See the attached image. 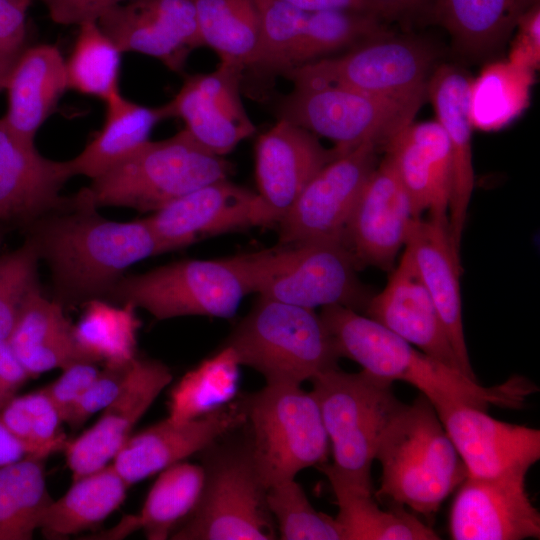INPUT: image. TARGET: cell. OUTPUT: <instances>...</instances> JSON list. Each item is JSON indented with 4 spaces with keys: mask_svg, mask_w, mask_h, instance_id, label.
<instances>
[{
    "mask_svg": "<svg viewBox=\"0 0 540 540\" xmlns=\"http://www.w3.org/2000/svg\"><path fill=\"white\" fill-rule=\"evenodd\" d=\"M51 273L61 305L107 300L133 264L161 253L143 219L115 221L101 216L86 188L26 229Z\"/></svg>",
    "mask_w": 540,
    "mask_h": 540,
    "instance_id": "1",
    "label": "cell"
},
{
    "mask_svg": "<svg viewBox=\"0 0 540 540\" xmlns=\"http://www.w3.org/2000/svg\"><path fill=\"white\" fill-rule=\"evenodd\" d=\"M319 315L341 358L355 361L373 376L413 385L432 405L457 402L482 410L490 406L516 409L537 389L519 376L484 387L351 308L324 306Z\"/></svg>",
    "mask_w": 540,
    "mask_h": 540,
    "instance_id": "2",
    "label": "cell"
},
{
    "mask_svg": "<svg viewBox=\"0 0 540 540\" xmlns=\"http://www.w3.org/2000/svg\"><path fill=\"white\" fill-rule=\"evenodd\" d=\"M375 460L382 468L381 500L432 516L466 479L467 471L430 401L420 394L383 431Z\"/></svg>",
    "mask_w": 540,
    "mask_h": 540,
    "instance_id": "3",
    "label": "cell"
},
{
    "mask_svg": "<svg viewBox=\"0 0 540 540\" xmlns=\"http://www.w3.org/2000/svg\"><path fill=\"white\" fill-rule=\"evenodd\" d=\"M269 249L222 259H187L123 276L107 300L130 304L158 320L202 315L231 318L256 293Z\"/></svg>",
    "mask_w": 540,
    "mask_h": 540,
    "instance_id": "4",
    "label": "cell"
},
{
    "mask_svg": "<svg viewBox=\"0 0 540 540\" xmlns=\"http://www.w3.org/2000/svg\"><path fill=\"white\" fill-rule=\"evenodd\" d=\"M231 432L198 453L203 469L200 495L169 539L278 538L267 502L268 487L256 468L246 436L230 438Z\"/></svg>",
    "mask_w": 540,
    "mask_h": 540,
    "instance_id": "5",
    "label": "cell"
},
{
    "mask_svg": "<svg viewBox=\"0 0 540 540\" xmlns=\"http://www.w3.org/2000/svg\"><path fill=\"white\" fill-rule=\"evenodd\" d=\"M331 446L333 463L319 469L352 487L372 491L371 466L380 437L403 406L392 382L362 370L348 373L338 367L310 380Z\"/></svg>",
    "mask_w": 540,
    "mask_h": 540,
    "instance_id": "6",
    "label": "cell"
},
{
    "mask_svg": "<svg viewBox=\"0 0 540 540\" xmlns=\"http://www.w3.org/2000/svg\"><path fill=\"white\" fill-rule=\"evenodd\" d=\"M223 346L240 365L259 372L266 384L301 385L338 367L341 358L313 309L258 296Z\"/></svg>",
    "mask_w": 540,
    "mask_h": 540,
    "instance_id": "7",
    "label": "cell"
},
{
    "mask_svg": "<svg viewBox=\"0 0 540 540\" xmlns=\"http://www.w3.org/2000/svg\"><path fill=\"white\" fill-rule=\"evenodd\" d=\"M232 164L204 148L184 129L137 151L92 179L86 191L98 207L154 212L213 181L225 179Z\"/></svg>",
    "mask_w": 540,
    "mask_h": 540,
    "instance_id": "8",
    "label": "cell"
},
{
    "mask_svg": "<svg viewBox=\"0 0 540 540\" xmlns=\"http://www.w3.org/2000/svg\"><path fill=\"white\" fill-rule=\"evenodd\" d=\"M246 439L269 488L325 463L329 440L318 403L301 385L274 384L243 398Z\"/></svg>",
    "mask_w": 540,
    "mask_h": 540,
    "instance_id": "9",
    "label": "cell"
},
{
    "mask_svg": "<svg viewBox=\"0 0 540 540\" xmlns=\"http://www.w3.org/2000/svg\"><path fill=\"white\" fill-rule=\"evenodd\" d=\"M279 118L332 140L339 155L366 141L383 145L413 122L425 96L399 98L365 93L296 74Z\"/></svg>",
    "mask_w": 540,
    "mask_h": 540,
    "instance_id": "10",
    "label": "cell"
},
{
    "mask_svg": "<svg viewBox=\"0 0 540 540\" xmlns=\"http://www.w3.org/2000/svg\"><path fill=\"white\" fill-rule=\"evenodd\" d=\"M357 270L341 241L279 245L270 249L256 293L310 309L341 305L364 310L371 296Z\"/></svg>",
    "mask_w": 540,
    "mask_h": 540,
    "instance_id": "11",
    "label": "cell"
},
{
    "mask_svg": "<svg viewBox=\"0 0 540 540\" xmlns=\"http://www.w3.org/2000/svg\"><path fill=\"white\" fill-rule=\"evenodd\" d=\"M378 147L363 142L321 168L278 224L279 245L343 242L354 207L378 164Z\"/></svg>",
    "mask_w": 540,
    "mask_h": 540,
    "instance_id": "12",
    "label": "cell"
},
{
    "mask_svg": "<svg viewBox=\"0 0 540 540\" xmlns=\"http://www.w3.org/2000/svg\"><path fill=\"white\" fill-rule=\"evenodd\" d=\"M432 61L423 45L383 35L348 53L313 61L283 75L296 74L365 93L409 98L426 96Z\"/></svg>",
    "mask_w": 540,
    "mask_h": 540,
    "instance_id": "13",
    "label": "cell"
},
{
    "mask_svg": "<svg viewBox=\"0 0 540 540\" xmlns=\"http://www.w3.org/2000/svg\"><path fill=\"white\" fill-rule=\"evenodd\" d=\"M528 471L492 478L467 476L452 502L454 540H521L540 537V514L526 490Z\"/></svg>",
    "mask_w": 540,
    "mask_h": 540,
    "instance_id": "14",
    "label": "cell"
},
{
    "mask_svg": "<svg viewBox=\"0 0 540 540\" xmlns=\"http://www.w3.org/2000/svg\"><path fill=\"white\" fill-rule=\"evenodd\" d=\"M415 218L408 193L385 155L368 178L343 235L357 268L391 271Z\"/></svg>",
    "mask_w": 540,
    "mask_h": 540,
    "instance_id": "15",
    "label": "cell"
},
{
    "mask_svg": "<svg viewBox=\"0 0 540 540\" xmlns=\"http://www.w3.org/2000/svg\"><path fill=\"white\" fill-rule=\"evenodd\" d=\"M337 156L315 134L283 118L260 135L255 146L260 226L278 225L308 182Z\"/></svg>",
    "mask_w": 540,
    "mask_h": 540,
    "instance_id": "16",
    "label": "cell"
},
{
    "mask_svg": "<svg viewBox=\"0 0 540 540\" xmlns=\"http://www.w3.org/2000/svg\"><path fill=\"white\" fill-rule=\"evenodd\" d=\"M465 465L467 476L492 478L529 471L540 459V431L492 418L457 402L432 405Z\"/></svg>",
    "mask_w": 540,
    "mask_h": 540,
    "instance_id": "17",
    "label": "cell"
},
{
    "mask_svg": "<svg viewBox=\"0 0 540 540\" xmlns=\"http://www.w3.org/2000/svg\"><path fill=\"white\" fill-rule=\"evenodd\" d=\"M144 220L165 253L204 238L260 226L258 194L220 179L173 200Z\"/></svg>",
    "mask_w": 540,
    "mask_h": 540,
    "instance_id": "18",
    "label": "cell"
},
{
    "mask_svg": "<svg viewBox=\"0 0 540 540\" xmlns=\"http://www.w3.org/2000/svg\"><path fill=\"white\" fill-rule=\"evenodd\" d=\"M97 23L121 53L155 57L176 72L192 50L203 46L192 0H130Z\"/></svg>",
    "mask_w": 540,
    "mask_h": 540,
    "instance_id": "19",
    "label": "cell"
},
{
    "mask_svg": "<svg viewBox=\"0 0 540 540\" xmlns=\"http://www.w3.org/2000/svg\"><path fill=\"white\" fill-rule=\"evenodd\" d=\"M243 72L238 64L220 61L213 72L188 76L167 103L171 117L183 119L189 134L220 156L255 132L240 96Z\"/></svg>",
    "mask_w": 540,
    "mask_h": 540,
    "instance_id": "20",
    "label": "cell"
},
{
    "mask_svg": "<svg viewBox=\"0 0 540 540\" xmlns=\"http://www.w3.org/2000/svg\"><path fill=\"white\" fill-rule=\"evenodd\" d=\"M171 380L172 374L162 362L134 358L116 398L102 410L93 426L65 444L63 450L73 480L112 461L132 435L137 422Z\"/></svg>",
    "mask_w": 540,
    "mask_h": 540,
    "instance_id": "21",
    "label": "cell"
},
{
    "mask_svg": "<svg viewBox=\"0 0 540 540\" xmlns=\"http://www.w3.org/2000/svg\"><path fill=\"white\" fill-rule=\"evenodd\" d=\"M74 176L70 162L43 157L34 143L0 119V225L22 228L62 207L64 184Z\"/></svg>",
    "mask_w": 540,
    "mask_h": 540,
    "instance_id": "22",
    "label": "cell"
},
{
    "mask_svg": "<svg viewBox=\"0 0 540 540\" xmlns=\"http://www.w3.org/2000/svg\"><path fill=\"white\" fill-rule=\"evenodd\" d=\"M243 399L187 422L168 417L132 434L110 462L130 487L167 467L198 454L245 422Z\"/></svg>",
    "mask_w": 540,
    "mask_h": 540,
    "instance_id": "23",
    "label": "cell"
},
{
    "mask_svg": "<svg viewBox=\"0 0 540 540\" xmlns=\"http://www.w3.org/2000/svg\"><path fill=\"white\" fill-rule=\"evenodd\" d=\"M364 311L367 317L420 351L463 372L444 325L406 248L397 267L391 270L386 286L370 297Z\"/></svg>",
    "mask_w": 540,
    "mask_h": 540,
    "instance_id": "24",
    "label": "cell"
},
{
    "mask_svg": "<svg viewBox=\"0 0 540 540\" xmlns=\"http://www.w3.org/2000/svg\"><path fill=\"white\" fill-rule=\"evenodd\" d=\"M405 248L437 310L463 373L477 380L470 364L462 321L459 253L450 240L448 222L415 218Z\"/></svg>",
    "mask_w": 540,
    "mask_h": 540,
    "instance_id": "25",
    "label": "cell"
},
{
    "mask_svg": "<svg viewBox=\"0 0 540 540\" xmlns=\"http://www.w3.org/2000/svg\"><path fill=\"white\" fill-rule=\"evenodd\" d=\"M471 80L457 67H438L429 81L427 94L436 121L444 130L452 153V186L448 208V229L453 248L459 253L467 209L474 188L468 98Z\"/></svg>",
    "mask_w": 540,
    "mask_h": 540,
    "instance_id": "26",
    "label": "cell"
},
{
    "mask_svg": "<svg viewBox=\"0 0 540 540\" xmlns=\"http://www.w3.org/2000/svg\"><path fill=\"white\" fill-rule=\"evenodd\" d=\"M30 378L77 361H94L78 343L63 305L43 296L39 284L25 297L6 338Z\"/></svg>",
    "mask_w": 540,
    "mask_h": 540,
    "instance_id": "27",
    "label": "cell"
},
{
    "mask_svg": "<svg viewBox=\"0 0 540 540\" xmlns=\"http://www.w3.org/2000/svg\"><path fill=\"white\" fill-rule=\"evenodd\" d=\"M67 88L65 61L57 47L26 48L7 77L8 106L2 118L15 134L33 142Z\"/></svg>",
    "mask_w": 540,
    "mask_h": 540,
    "instance_id": "28",
    "label": "cell"
},
{
    "mask_svg": "<svg viewBox=\"0 0 540 540\" xmlns=\"http://www.w3.org/2000/svg\"><path fill=\"white\" fill-rule=\"evenodd\" d=\"M105 103L103 127L81 153L69 160L74 176H99L148 142L154 126L171 117L168 104L147 107L124 98L120 92Z\"/></svg>",
    "mask_w": 540,
    "mask_h": 540,
    "instance_id": "29",
    "label": "cell"
},
{
    "mask_svg": "<svg viewBox=\"0 0 540 540\" xmlns=\"http://www.w3.org/2000/svg\"><path fill=\"white\" fill-rule=\"evenodd\" d=\"M128 488L111 463L79 477L46 507L39 530L48 539H63L89 529L121 506Z\"/></svg>",
    "mask_w": 540,
    "mask_h": 540,
    "instance_id": "30",
    "label": "cell"
},
{
    "mask_svg": "<svg viewBox=\"0 0 540 540\" xmlns=\"http://www.w3.org/2000/svg\"><path fill=\"white\" fill-rule=\"evenodd\" d=\"M539 0H435L433 11L455 43L483 54L503 42L521 15Z\"/></svg>",
    "mask_w": 540,
    "mask_h": 540,
    "instance_id": "31",
    "label": "cell"
},
{
    "mask_svg": "<svg viewBox=\"0 0 540 540\" xmlns=\"http://www.w3.org/2000/svg\"><path fill=\"white\" fill-rule=\"evenodd\" d=\"M334 492L338 515L336 520L343 540H436L440 537L402 506L381 509L372 491L352 487L339 480L328 479Z\"/></svg>",
    "mask_w": 540,
    "mask_h": 540,
    "instance_id": "32",
    "label": "cell"
},
{
    "mask_svg": "<svg viewBox=\"0 0 540 540\" xmlns=\"http://www.w3.org/2000/svg\"><path fill=\"white\" fill-rule=\"evenodd\" d=\"M534 72L509 60L484 67L470 82L468 110L472 127L491 132L518 118L529 105Z\"/></svg>",
    "mask_w": 540,
    "mask_h": 540,
    "instance_id": "33",
    "label": "cell"
},
{
    "mask_svg": "<svg viewBox=\"0 0 540 540\" xmlns=\"http://www.w3.org/2000/svg\"><path fill=\"white\" fill-rule=\"evenodd\" d=\"M43 458L29 457L0 467V540H30L52 502Z\"/></svg>",
    "mask_w": 540,
    "mask_h": 540,
    "instance_id": "34",
    "label": "cell"
},
{
    "mask_svg": "<svg viewBox=\"0 0 540 540\" xmlns=\"http://www.w3.org/2000/svg\"><path fill=\"white\" fill-rule=\"evenodd\" d=\"M240 366L232 349L223 346L213 357L187 372L172 388L168 418L178 423L187 422L230 403L238 391Z\"/></svg>",
    "mask_w": 540,
    "mask_h": 540,
    "instance_id": "35",
    "label": "cell"
},
{
    "mask_svg": "<svg viewBox=\"0 0 540 540\" xmlns=\"http://www.w3.org/2000/svg\"><path fill=\"white\" fill-rule=\"evenodd\" d=\"M203 45L220 61L245 69L251 65L259 36L254 0H192Z\"/></svg>",
    "mask_w": 540,
    "mask_h": 540,
    "instance_id": "36",
    "label": "cell"
},
{
    "mask_svg": "<svg viewBox=\"0 0 540 540\" xmlns=\"http://www.w3.org/2000/svg\"><path fill=\"white\" fill-rule=\"evenodd\" d=\"M383 35L386 32L380 18L371 12L346 9L310 12L284 73Z\"/></svg>",
    "mask_w": 540,
    "mask_h": 540,
    "instance_id": "37",
    "label": "cell"
},
{
    "mask_svg": "<svg viewBox=\"0 0 540 540\" xmlns=\"http://www.w3.org/2000/svg\"><path fill=\"white\" fill-rule=\"evenodd\" d=\"M203 484L201 465L178 462L162 470L149 490L140 513V530L149 540L169 539L194 508Z\"/></svg>",
    "mask_w": 540,
    "mask_h": 540,
    "instance_id": "38",
    "label": "cell"
},
{
    "mask_svg": "<svg viewBox=\"0 0 540 540\" xmlns=\"http://www.w3.org/2000/svg\"><path fill=\"white\" fill-rule=\"evenodd\" d=\"M86 304L74 333L80 346L96 361L125 363L135 358L136 331L139 321L135 307H114L103 299Z\"/></svg>",
    "mask_w": 540,
    "mask_h": 540,
    "instance_id": "39",
    "label": "cell"
},
{
    "mask_svg": "<svg viewBox=\"0 0 540 540\" xmlns=\"http://www.w3.org/2000/svg\"><path fill=\"white\" fill-rule=\"evenodd\" d=\"M65 62L67 85L104 102L119 91L121 51L95 21L81 24Z\"/></svg>",
    "mask_w": 540,
    "mask_h": 540,
    "instance_id": "40",
    "label": "cell"
},
{
    "mask_svg": "<svg viewBox=\"0 0 540 540\" xmlns=\"http://www.w3.org/2000/svg\"><path fill=\"white\" fill-rule=\"evenodd\" d=\"M267 502L283 540H343L340 524L317 511L295 479L268 488Z\"/></svg>",
    "mask_w": 540,
    "mask_h": 540,
    "instance_id": "41",
    "label": "cell"
},
{
    "mask_svg": "<svg viewBox=\"0 0 540 540\" xmlns=\"http://www.w3.org/2000/svg\"><path fill=\"white\" fill-rule=\"evenodd\" d=\"M259 22L251 69L283 74L303 32L307 14L282 0H254Z\"/></svg>",
    "mask_w": 540,
    "mask_h": 540,
    "instance_id": "42",
    "label": "cell"
},
{
    "mask_svg": "<svg viewBox=\"0 0 540 540\" xmlns=\"http://www.w3.org/2000/svg\"><path fill=\"white\" fill-rule=\"evenodd\" d=\"M0 421L15 436L48 455L63 450L67 442L61 430L63 419L41 389L16 395L0 411Z\"/></svg>",
    "mask_w": 540,
    "mask_h": 540,
    "instance_id": "43",
    "label": "cell"
},
{
    "mask_svg": "<svg viewBox=\"0 0 540 540\" xmlns=\"http://www.w3.org/2000/svg\"><path fill=\"white\" fill-rule=\"evenodd\" d=\"M384 148L408 193L414 216L421 217L432 203V174L429 158L412 122L390 138Z\"/></svg>",
    "mask_w": 540,
    "mask_h": 540,
    "instance_id": "44",
    "label": "cell"
},
{
    "mask_svg": "<svg viewBox=\"0 0 540 540\" xmlns=\"http://www.w3.org/2000/svg\"><path fill=\"white\" fill-rule=\"evenodd\" d=\"M40 257L26 237L16 249L0 255V339H6L30 290L38 285Z\"/></svg>",
    "mask_w": 540,
    "mask_h": 540,
    "instance_id": "45",
    "label": "cell"
},
{
    "mask_svg": "<svg viewBox=\"0 0 540 540\" xmlns=\"http://www.w3.org/2000/svg\"><path fill=\"white\" fill-rule=\"evenodd\" d=\"M413 130L429 158L432 173V203L429 217L448 222L452 186V153L449 140L435 121L412 122Z\"/></svg>",
    "mask_w": 540,
    "mask_h": 540,
    "instance_id": "46",
    "label": "cell"
},
{
    "mask_svg": "<svg viewBox=\"0 0 540 540\" xmlns=\"http://www.w3.org/2000/svg\"><path fill=\"white\" fill-rule=\"evenodd\" d=\"M133 360L125 363H105L97 377L72 406L64 422L72 429H77L92 415L104 410L121 391Z\"/></svg>",
    "mask_w": 540,
    "mask_h": 540,
    "instance_id": "47",
    "label": "cell"
},
{
    "mask_svg": "<svg viewBox=\"0 0 540 540\" xmlns=\"http://www.w3.org/2000/svg\"><path fill=\"white\" fill-rule=\"evenodd\" d=\"M30 2L0 0V75L8 76L26 49V11Z\"/></svg>",
    "mask_w": 540,
    "mask_h": 540,
    "instance_id": "48",
    "label": "cell"
},
{
    "mask_svg": "<svg viewBox=\"0 0 540 540\" xmlns=\"http://www.w3.org/2000/svg\"><path fill=\"white\" fill-rule=\"evenodd\" d=\"M61 370V375L41 390L53 402L64 422L72 406L97 377L100 368L97 362L83 360Z\"/></svg>",
    "mask_w": 540,
    "mask_h": 540,
    "instance_id": "49",
    "label": "cell"
},
{
    "mask_svg": "<svg viewBox=\"0 0 540 540\" xmlns=\"http://www.w3.org/2000/svg\"><path fill=\"white\" fill-rule=\"evenodd\" d=\"M509 61L535 71L540 63V5L533 4L519 18Z\"/></svg>",
    "mask_w": 540,
    "mask_h": 540,
    "instance_id": "50",
    "label": "cell"
},
{
    "mask_svg": "<svg viewBox=\"0 0 540 540\" xmlns=\"http://www.w3.org/2000/svg\"><path fill=\"white\" fill-rule=\"evenodd\" d=\"M50 18L61 25L97 22L112 8L130 0H41Z\"/></svg>",
    "mask_w": 540,
    "mask_h": 540,
    "instance_id": "51",
    "label": "cell"
},
{
    "mask_svg": "<svg viewBox=\"0 0 540 540\" xmlns=\"http://www.w3.org/2000/svg\"><path fill=\"white\" fill-rule=\"evenodd\" d=\"M6 339H0V411L16 396L29 379Z\"/></svg>",
    "mask_w": 540,
    "mask_h": 540,
    "instance_id": "52",
    "label": "cell"
},
{
    "mask_svg": "<svg viewBox=\"0 0 540 540\" xmlns=\"http://www.w3.org/2000/svg\"><path fill=\"white\" fill-rule=\"evenodd\" d=\"M41 449L28 444L15 436L0 421V467L6 466L29 457L45 459L48 457Z\"/></svg>",
    "mask_w": 540,
    "mask_h": 540,
    "instance_id": "53",
    "label": "cell"
},
{
    "mask_svg": "<svg viewBox=\"0 0 540 540\" xmlns=\"http://www.w3.org/2000/svg\"><path fill=\"white\" fill-rule=\"evenodd\" d=\"M371 10L380 19H398L417 13L435 0H367Z\"/></svg>",
    "mask_w": 540,
    "mask_h": 540,
    "instance_id": "54",
    "label": "cell"
},
{
    "mask_svg": "<svg viewBox=\"0 0 540 540\" xmlns=\"http://www.w3.org/2000/svg\"><path fill=\"white\" fill-rule=\"evenodd\" d=\"M304 12L333 9L359 10L372 12L367 0H282ZM376 15V14H375Z\"/></svg>",
    "mask_w": 540,
    "mask_h": 540,
    "instance_id": "55",
    "label": "cell"
},
{
    "mask_svg": "<svg viewBox=\"0 0 540 540\" xmlns=\"http://www.w3.org/2000/svg\"><path fill=\"white\" fill-rule=\"evenodd\" d=\"M9 229L5 226L0 225V247L5 239L6 233Z\"/></svg>",
    "mask_w": 540,
    "mask_h": 540,
    "instance_id": "56",
    "label": "cell"
},
{
    "mask_svg": "<svg viewBox=\"0 0 540 540\" xmlns=\"http://www.w3.org/2000/svg\"><path fill=\"white\" fill-rule=\"evenodd\" d=\"M8 76L0 75V91L5 89V84Z\"/></svg>",
    "mask_w": 540,
    "mask_h": 540,
    "instance_id": "57",
    "label": "cell"
},
{
    "mask_svg": "<svg viewBox=\"0 0 540 540\" xmlns=\"http://www.w3.org/2000/svg\"><path fill=\"white\" fill-rule=\"evenodd\" d=\"M28 1H31V0H28Z\"/></svg>",
    "mask_w": 540,
    "mask_h": 540,
    "instance_id": "58",
    "label": "cell"
}]
</instances>
